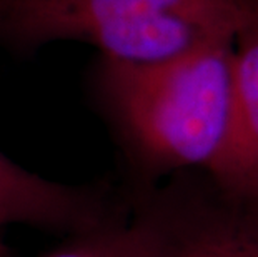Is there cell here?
I'll list each match as a JSON object with an SVG mask.
<instances>
[{
  "mask_svg": "<svg viewBox=\"0 0 258 257\" xmlns=\"http://www.w3.org/2000/svg\"><path fill=\"white\" fill-rule=\"evenodd\" d=\"M163 244L147 227L115 229L103 226L77 234L70 244L40 257H162Z\"/></svg>",
  "mask_w": 258,
  "mask_h": 257,
  "instance_id": "obj_5",
  "label": "cell"
},
{
  "mask_svg": "<svg viewBox=\"0 0 258 257\" xmlns=\"http://www.w3.org/2000/svg\"><path fill=\"white\" fill-rule=\"evenodd\" d=\"M178 257H258V232L222 231L194 240Z\"/></svg>",
  "mask_w": 258,
  "mask_h": 257,
  "instance_id": "obj_6",
  "label": "cell"
},
{
  "mask_svg": "<svg viewBox=\"0 0 258 257\" xmlns=\"http://www.w3.org/2000/svg\"><path fill=\"white\" fill-rule=\"evenodd\" d=\"M215 176L235 190L258 195V0L233 48V127Z\"/></svg>",
  "mask_w": 258,
  "mask_h": 257,
  "instance_id": "obj_4",
  "label": "cell"
},
{
  "mask_svg": "<svg viewBox=\"0 0 258 257\" xmlns=\"http://www.w3.org/2000/svg\"><path fill=\"white\" fill-rule=\"evenodd\" d=\"M10 224L75 234L107 226L103 207L92 195L27 172L0 152V232Z\"/></svg>",
  "mask_w": 258,
  "mask_h": 257,
  "instance_id": "obj_3",
  "label": "cell"
},
{
  "mask_svg": "<svg viewBox=\"0 0 258 257\" xmlns=\"http://www.w3.org/2000/svg\"><path fill=\"white\" fill-rule=\"evenodd\" d=\"M0 257H12V255H10L9 247L5 245L4 239H2V232H0Z\"/></svg>",
  "mask_w": 258,
  "mask_h": 257,
  "instance_id": "obj_7",
  "label": "cell"
},
{
  "mask_svg": "<svg viewBox=\"0 0 258 257\" xmlns=\"http://www.w3.org/2000/svg\"><path fill=\"white\" fill-rule=\"evenodd\" d=\"M235 37L203 40L157 62L107 59V94L142 149L215 174L233 127Z\"/></svg>",
  "mask_w": 258,
  "mask_h": 257,
  "instance_id": "obj_1",
  "label": "cell"
},
{
  "mask_svg": "<svg viewBox=\"0 0 258 257\" xmlns=\"http://www.w3.org/2000/svg\"><path fill=\"white\" fill-rule=\"evenodd\" d=\"M255 0H0V43H92L107 59L157 62L237 37Z\"/></svg>",
  "mask_w": 258,
  "mask_h": 257,
  "instance_id": "obj_2",
  "label": "cell"
}]
</instances>
